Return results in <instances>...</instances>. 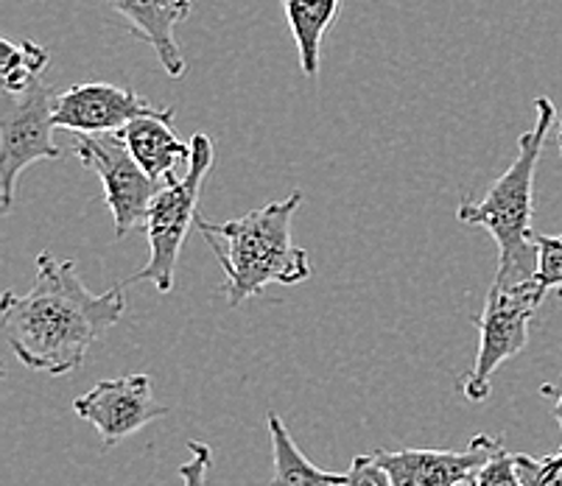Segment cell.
I'll list each match as a JSON object with an SVG mask.
<instances>
[{
	"instance_id": "cell-1",
	"label": "cell",
	"mask_w": 562,
	"mask_h": 486,
	"mask_svg": "<svg viewBox=\"0 0 562 486\" xmlns=\"http://www.w3.org/2000/svg\"><path fill=\"white\" fill-rule=\"evenodd\" d=\"M124 310V285L93 294L76 274L74 260L40 252L32 291L23 296L7 291L0 299V327L23 366L59 377L79 370L87 350Z\"/></svg>"
},
{
	"instance_id": "cell-2",
	"label": "cell",
	"mask_w": 562,
	"mask_h": 486,
	"mask_svg": "<svg viewBox=\"0 0 562 486\" xmlns=\"http://www.w3.org/2000/svg\"><path fill=\"white\" fill-rule=\"evenodd\" d=\"M300 204L303 191H294L233 222L213 224L196 218V229L224 271L222 294L229 308L263 294L266 285H297L311 278L314 263L308 252L291 240V222Z\"/></svg>"
},
{
	"instance_id": "cell-3",
	"label": "cell",
	"mask_w": 562,
	"mask_h": 486,
	"mask_svg": "<svg viewBox=\"0 0 562 486\" xmlns=\"http://www.w3.org/2000/svg\"><path fill=\"white\" fill-rule=\"evenodd\" d=\"M538 121L518 140V151L507 171L490 185L482 202L462 199L457 207V218L462 224L484 227L498 244V271L493 283L518 285L535 280L538 271V244H535V173H538L540 155L546 137L554 124L557 110L551 99H535Z\"/></svg>"
},
{
	"instance_id": "cell-4",
	"label": "cell",
	"mask_w": 562,
	"mask_h": 486,
	"mask_svg": "<svg viewBox=\"0 0 562 486\" xmlns=\"http://www.w3.org/2000/svg\"><path fill=\"white\" fill-rule=\"evenodd\" d=\"M191 166L180 179H173L157 193V199L149 207V218H146V235H149V263L143 265L137 274L126 278V285L135 283H151L160 294H168L173 289V278H177V258L188 238L191 224H196V204L199 193H202L204 177L213 166V140L207 135L191 137Z\"/></svg>"
},
{
	"instance_id": "cell-5",
	"label": "cell",
	"mask_w": 562,
	"mask_h": 486,
	"mask_svg": "<svg viewBox=\"0 0 562 486\" xmlns=\"http://www.w3.org/2000/svg\"><path fill=\"white\" fill-rule=\"evenodd\" d=\"M546 291L535 280L518 285H490L487 302L482 316L476 319L479 327V352L473 370L462 383V392L470 403H482L490 397L493 375L498 366L518 352H524L529 341V321L543 305Z\"/></svg>"
},
{
	"instance_id": "cell-6",
	"label": "cell",
	"mask_w": 562,
	"mask_h": 486,
	"mask_svg": "<svg viewBox=\"0 0 562 486\" xmlns=\"http://www.w3.org/2000/svg\"><path fill=\"white\" fill-rule=\"evenodd\" d=\"M56 93L45 81L23 95H3L0 110V210L9 213L14 204L18 177L40 160H56L54 143Z\"/></svg>"
},
{
	"instance_id": "cell-7",
	"label": "cell",
	"mask_w": 562,
	"mask_h": 486,
	"mask_svg": "<svg viewBox=\"0 0 562 486\" xmlns=\"http://www.w3.org/2000/svg\"><path fill=\"white\" fill-rule=\"evenodd\" d=\"M74 155L93 171L104 188L106 207L115 222V238H126L135 227H146L149 207L162 191L130 155L117 135H76Z\"/></svg>"
},
{
	"instance_id": "cell-8",
	"label": "cell",
	"mask_w": 562,
	"mask_h": 486,
	"mask_svg": "<svg viewBox=\"0 0 562 486\" xmlns=\"http://www.w3.org/2000/svg\"><path fill=\"white\" fill-rule=\"evenodd\" d=\"M74 411L93 425L104 450H110L121 439L140 431L143 425L166 417L168 408L155 400V383L149 375H124L95 383L90 392L76 397Z\"/></svg>"
},
{
	"instance_id": "cell-9",
	"label": "cell",
	"mask_w": 562,
	"mask_h": 486,
	"mask_svg": "<svg viewBox=\"0 0 562 486\" xmlns=\"http://www.w3.org/2000/svg\"><path fill=\"white\" fill-rule=\"evenodd\" d=\"M498 450L504 437L476 433L464 450H375L381 464L395 486H473L476 475Z\"/></svg>"
},
{
	"instance_id": "cell-10",
	"label": "cell",
	"mask_w": 562,
	"mask_h": 486,
	"mask_svg": "<svg viewBox=\"0 0 562 486\" xmlns=\"http://www.w3.org/2000/svg\"><path fill=\"white\" fill-rule=\"evenodd\" d=\"M157 106L130 87L110 81H85L56 93V129L74 135H121L132 121L157 115Z\"/></svg>"
},
{
	"instance_id": "cell-11",
	"label": "cell",
	"mask_w": 562,
	"mask_h": 486,
	"mask_svg": "<svg viewBox=\"0 0 562 486\" xmlns=\"http://www.w3.org/2000/svg\"><path fill=\"white\" fill-rule=\"evenodd\" d=\"M110 7L112 12L126 20L132 34L151 45L162 70L171 79L186 76V59L173 39V32H177V25L191 18V0H110Z\"/></svg>"
},
{
	"instance_id": "cell-12",
	"label": "cell",
	"mask_w": 562,
	"mask_h": 486,
	"mask_svg": "<svg viewBox=\"0 0 562 486\" xmlns=\"http://www.w3.org/2000/svg\"><path fill=\"white\" fill-rule=\"evenodd\" d=\"M171 117L173 110L168 106V110H160L157 115L137 117L117 135L124 140V146L130 148V155L135 157L137 166L162 188L173 182V179H180L177 168H188L193 157L191 143L173 135Z\"/></svg>"
},
{
	"instance_id": "cell-13",
	"label": "cell",
	"mask_w": 562,
	"mask_h": 486,
	"mask_svg": "<svg viewBox=\"0 0 562 486\" xmlns=\"http://www.w3.org/2000/svg\"><path fill=\"white\" fill-rule=\"evenodd\" d=\"M285 23L300 54V68L308 79L319 76L322 39L339 20L341 0H283Z\"/></svg>"
},
{
	"instance_id": "cell-14",
	"label": "cell",
	"mask_w": 562,
	"mask_h": 486,
	"mask_svg": "<svg viewBox=\"0 0 562 486\" xmlns=\"http://www.w3.org/2000/svg\"><path fill=\"white\" fill-rule=\"evenodd\" d=\"M269 442H272V481L269 486H347V475L319 470L291 439L289 428L278 414L266 417Z\"/></svg>"
},
{
	"instance_id": "cell-15",
	"label": "cell",
	"mask_w": 562,
	"mask_h": 486,
	"mask_svg": "<svg viewBox=\"0 0 562 486\" xmlns=\"http://www.w3.org/2000/svg\"><path fill=\"white\" fill-rule=\"evenodd\" d=\"M50 63L48 48L37 43H0V81H3V95H23L32 87L43 81L45 68Z\"/></svg>"
},
{
	"instance_id": "cell-16",
	"label": "cell",
	"mask_w": 562,
	"mask_h": 486,
	"mask_svg": "<svg viewBox=\"0 0 562 486\" xmlns=\"http://www.w3.org/2000/svg\"><path fill=\"white\" fill-rule=\"evenodd\" d=\"M538 244V271L535 283L549 294V291H562V235H535Z\"/></svg>"
},
{
	"instance_id": "cell-17",
	"label": "cell",
	"mask_w": 562,
	"mask_h": 486,
	"mask_svg": "<svg viewBox=\"0 0 562 486\" xmlns=\"http://www.w3.org/2000/svg\"><path fill=\"white\" fill-rule=\"evenodd\" d=\"M515 470L520 486H562V450L543 459L515 453Z\"/></svg>"
},
{
	"instance_id": "cell-18",
	"label": "cell",
	"mask_w": 562,
	"mask_h": 486,
	"mask_svg": "<svg viewBox=\"0 0 562 486\" xmlns=\"http://www.w3.org/2000/svg\"><path fill=\"white\" fill-rule=\"evenodd\" d=\"M473 486H520L518 470H515V453L498 450L476 475Z\"/></svg>"
},
{
	"instance_id": "cell-19",
	"label": "cell",
	"mask_w": 562,
	"mask_h": 486,
	"mask_svg": "<svg viewBox=\"0 0 562 486\" xmlns=\"http://www.w3.org/2000/svg\"><path fill=\"white\" fill-rule=\"evenodd\" d=\"M345 475L347 486H395V481H392L390 473L375 462V455L372 453L356 455Z\"/></svg>"
},
{
	"instance_id": "cell-20",
	"label": "cell",
	"mask_w": 562,
	"mask_h": 486,
	"mask_svg": "<svg viewBox=\"0 0 562 486\" xmlns=\"http://www.w3.org/2000/svg\"><path fill=\"white\" fill-rule=\"evenodd\" d=\"M188 453H191V459L180 464L182 486H207V473H211L213 464L211 448L193 439V442H188Z\"/></svg>"
},
{
	"instance_id": "cell-21",
	"label": "cell",
	"mask_w": 562,
	"mask_h": 486,
	"mask_svg": "<svg viewBox=\"0 0 562 486\" xmlns=\"http://www.w3.org/2000/svg\"><path fill=\"white\" fill-rule=\"evenodd\" d=\"M543 394H554V397H557V403H554V419H557V422H560V428H562V386L557 388V392H554V388H551V386H543Z\"/></svg>"
},
{
	"instance_id": "cell-22",
	"label": "cell",
	"mask_w": 562,
	"mask_h": 486,
	"mask_svg": "<svg viewBox=\"0 0 562 486\" xmlns=\"http://www.w3.org/2000/svg\"><path fill=\"white\" fill-rule=\"evenodd\" d=\"M557 146H560V155H562V121H560V129H557Z\"/></svg>"
}]
</instances>
